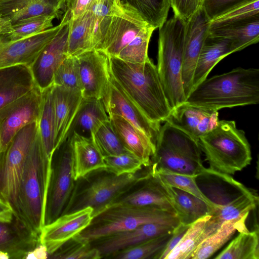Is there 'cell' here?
I'll return each mask as SVG.
<instances>
[{"mask_svg": "<svg viewBox=\"0 0 259 259\" xmlns=\"http://www.w3.org/2000/svg\"><path fill=\"white\" fill-rule=\"evenodd\" d=\"M108 120V115L101 99L83 98L71 125L68 137L76 133L91 138L100 125Z\"/></svg>", "mask_w": 259, "mask_h": 259, "instance_id": "f546056e", "label": "cell"}, {"mask_svg": "<svg viewBox=\"0 0 259 259\" xmlns=\"http://www.w3.org/2000/svg\"><path fill=\"white\" fill-rule=\"evenodd\" d=\"M209 28L200 8L185 22L182 79L186 98L192 90L194 70Z\"/></svg>", "mask_w": 259, "mask_h": 259, "instance_id": "d6986e66", "label": "cell"}, {"mask_svg": "<svg viewBox=\"0 0 259 259\" xmlns=\"http://www.w3.org/2000/svg\"><path fill=\"white\" fill-rule=\"evenodd\" d=\"M53 84L81 92L79 68L76 56H68L62 62L54 74Z\"/></svg>", "mask_w": 259, "mask_h": 259, "instance_id": "ee69618b", "label": "cell"}, {"mask_svg": "<svg viewBox=\"0 0 259 259\" xmlns=\"http://www.w3.org/2000/svg\"><path fill=\"white\" fill-rule=\"evenodd\" d=\"M38 122H33L13 137L0 160V194L13 207L16 214L19 186L27 156L38 132ZM17 216V215H16Z\"/></svg>", "mask_w": 259, "mask_h": 259, "instance_id": "8fae6325", "label": "cell"}, {"mask_svg": "<svg viewBox=\"0 0 259 259\" xmlns=\"http://www.w3.org/2000/svg\"><path fill=\"white\" fill-rule=\"evenodd\" d=\"M52 85L42 91V102L38 121V131L46 154L49 159L53 161L56 145L55 119L52 96Z\"/></svg>", "mask_w": 259, "mask_h": 259, "instance_id": "d590c367", "label": "cell"}, {"mask_svg": "<svg viewBox=\"0 0 259 259\" xmlns=\"http://www.w3.org/2000/svg\"><path fill=\"white\" fill-rule=\"evenodd\" d=\"M52 161L45 152L39 131L28 152L19 188L17 218L38 236L46 224Z\"/></svg>", "mask_w": 259, "mask_h": 259, "instance_id": "7a4b0ae2", "label": "cell"}, {"mask_svg": "<svg viewBox=\"0 0 259 259\" xmlns=\"http://www.w3.org/2000/svg\"><path fill=\"white\" fill-rule=\"evenodd\" d=\"M185 22L175 16L159 28L157 71L172 109L186 101L182 79Z\"/></svg>", "mask_w": 259, "mask_h": 259, "instance_id": "9c48e42d", "label": "cell"}, {"mask_svg": "<svg viewBox=\"0 0 259 259\" xmlns=\"http://www.w3.org/2000/svg\"><path fill=\"white\" fill-rule=\"evenodd\" d=\"M0 222V249L10 258H24L27 252L39 243V237L32 234L24 226Z\"/></svg>", "mask_w": 259, "mask_h": 259, "instance_id": "4dcf8cb0", "label": "cell"}, {"mask_svg": "<svg viewBox=\"0 0 259 259\" xmlns=\"http://www.w3.org/2000/svg\"><path fill=\"white\" fill-rule=\"evenodd\" d=\"M3 1H4V0H0V2H2Z\"/></svg>", "mask_w": 259, "mask_h": 259, "instance_id": "6f0895ef", "label": "cell"}, {"mask_svg": "<svg viewBox=\"0 0 259 259\" xmlns=\"http://www.w3.org/2000/svg\"><path fill=\"white\" fill-rule=\"evenodd\" d=\"M92 138L104 157L130 152L123 145L109 120L102 123Z\"/></svg>", "mask_w": 259, "mask_h": 259, "instance_id": "60d3db41", "label": "cell"}, {"mask_svg": "<svg viewBox=\"0 0 259 259\" xmlns=\"http://www.w3.org/2000/svg\"><path fill=\"white\" fill-rule=\"evenodd\" d=\"M108 115L120 116L143 132L156 145L161 124L150 120L127 96L111 74L101 99Z\"/></svg>", "mask_w": 259, "mask_h": 259, "instance_id": "9a60e30c", "label": "cell"}, {"mask_svg": "<svg viewBox=\"0 0 259 259\" xmlns=\"http://www.w3.org/2000/svg\"><path fill=\"white\" fill-rule=\"evenodd\" d=\"M219 120L218 111L185 102L173 108L165 121L198 142L201 137L217 125Z\"/></svg>", "mask_w": 259, "mask_h": 259, "instance_id": "44dd1931", "label": "cell"}, {"mask_svg": "<svg viewBox=\"0 0 259 259\" xmlns=\"http://www.w3.org/2000/svg\"><path fill=\"white\" fill-rule=\"evenodd\" d=\"M201 0H170L174 16L186 22L200 8Z\"/></svg>", "mask_w": 259, "mask_h": 259, "instance_id": "7dc6e473", "label": "cell"}, {"mask_svg": "<svg viewBox=\"0 0 259 259\" xmlns=\"http://www.w3.org/2000/svg\"><path fill=\"white\" fill-rule=\"evenodd\" d=\"M109 120L125 148L143 162L144 166L151 165L155 145L140 130L124 118L109 115Z\"/></svg>", "mask_w": 259, "mask_h": 259, "instance_id": "cb8c5ba5", "label": "cell"}, {"mask_svg": "<svg viewBox=\"0 0 259 259\" xmlns=\"http://www.w3.org/2000/svg\"><path fill=\"white\" fill-rule=\"evenodd\" d=\"M150 166L167 185L184 191L201 199L209 205L211 210L213 207L212 204L199 188L196 181L197 176L177 173L156 168L151 165Z\"/></svg>", "mask_w": 259, "mask_h": 259, "instance_id": "b9f144b4", "label": "cell"}, {"mask_svg": "<svg viewBox=\"0 0 259 259\" xmlns=\"http://www.w3.org/2000/svg\"><path fill=\"white\" fill-rule=\"evenodd\" d=\"M190 225L179 224L174 229L172 235L163 250L159 254L157 259H165L167 255L178 244Z\"/></svg>", "mask_w": 259, "mask_h": 259, "instance_id": "f907efd6", "label": "cell"}, {"mask_svg": "<svg viewBox=\"0 0 259 259\" xmlns=\"http://www.w3.org/2000/svg\"><path fill=\"white\" fill-rule=\"evenodd\" d=\"M114 202L140 207H156L176 215L169 186L150 166L146 176Z\"/></svg>", "mask_w": 259, "mask_h": 259, "instance_id": "2e32d148", "label": "cell"}, {"mask_svg": "<svg viewBox=\"0 0 259 259\" xmlns=\"http://www.w3.org/2000/svg\"><path fill=\"white\" fill-rule=\"evenodd\" d=\"M83 98L101 99L111 77L110 57L96 50L77 56Z\"/></svg>", "mask_w": 259, "mask_h": 259, "instance_id": "ac0fdd59", "label": "cell"}, {"mask_svg": "<svg viewBox=\"0 0 259 259\" xmlns=\"http://www.w3.org/2000/svg\"><path fill=\"white\" fill-rule=\"evenodd\" d=\"M54 153H56L54 155L57 157L55 162H52L46 206V224L51 223L63 213L75 183L73 176L70 138L68 137Z\"/></svg>", "mask_w": 259, "mask_h": 259, "instance_id": "7c38bea8", "label": "cell"}, {"mask_svg": "<svg viewBox=\"0 0 259 259\" xmlns=\"http://www.w3.org/2000/svg\"><path fill=\"white\" fill-rule=\"evenodd\" d=\"M42 102V91L36 85L27 94L0 109V154L4 152L22 127L38 122Z\"/></svg>", "mask_w": 259, "mask_h": 259, "instance_id": "4fadbf2b", "label": "cell"}, {"mask_svg": "<svg viewBox=\"0 0 259 259\" xmlns=\"http://www.w3.org/2000/svg\"><path fill=\"white\" fill-rule=\"evenodd\" d=\"M95 0H64L61 10L67 12L71 19H75L90 11Z\"/></svg>", "mask_w": 259, "mask_h": 259, "instance_id": "681fc988", "label": "cell"}, {"mask_svg": "<svg viewBox=\"0 0 259 259\" xmlns=\"http://www.w3.org/2000/svg\"><path fill=\"white\" fill-rule=\"evenodd\" d=\"M189 104L219 111L259 102V69L237 67L206 78L190 92Z\"/></svg>", "mask_w": 259, "mask_h": 259, "instance_id": "5b68a950", "label": "cell"}, {"mask_svg": "<svg viewBox=\"0 0 259 259\" xmlns=\"http://www.w3.org/2000/svg\"><path fill=\"white\" fill-rule=\"evenodd\" d=\"M148 171L141 169L134 174L116 176L101 168L89 173L75 181L62 214L90 207L93 209L94 217L131 189Z\"/></svg>", "mask_w": 259, "mask_h": 259, "instance_id": "ba28073f", "label": "cell"}, {"mask_svg": "<svg viewBox=\"0 0 259 259\" xmlns=\"http://www.w3.org/2000/svg\"><path fill=\"white\" fill-rule=\"evenodd\" d=\"M61 12L59 0H4L0 2V17L11 25L29 18Z\"/></svg>", "mask_w": 259, "mask_h": 259, "instance_id": "4316f807", "label": "cell"}, {"mask_svg": "<svg viewBox=\"0 0 259 259\" xmlns=\"http://www.w3.org/2000/svg\"><path fill=\"white\" fill-rule=\"evenodd\" d=\"M235 52L231 41L207 35L194 70L192 90L207 78L212 68L221 60Z\"/></svg>", "mask_w": 259, "mask_h": 259, "instance_id": "83f0119b", "label": "cell"}, {"mask_svg": "<svg viewBox=\"0 0 259 259\" xmlns=\"http://www.w3.org/2000/svg\"><path fill=\"white\" fill-rule=\"evenodd\" d=\"M210 215H205L191 224L176 246L165 259H190L199 244V240Z\"/></svg>", "mask_w": 259, "mask_h": 259, "instance_id": "ab89813d", "label": "cell"}, {"mask_svg": "<svg viewBox=\"0 0 259 259\" xmlns=\"http://www.w3.org/2000/svg\"><path fill=\"white\" fill-rule=\"evenodd\" d=\"M104 169L116 176L136 173L144 167L143 162L130 152L104 157Z\"/></svg>", "mask_w": 259, "mask_h": 259, "instance_id": "f6af8a7d", "label": "cell"}, {"mask_svg": "<svg viewBox=\"0 0 259 259\" xmlns=\"http://www.w3.org/2000/svg\"><path fill=\"white\" fill-rule=\"evenodd\" d=\"M172 232L149 239L114 252L107 258L115 259H157L170 239Z\"/></svg>", "mask_w": 259, "mask_h": 259, "instance_id": "8d00e7d4", "label": "cell"}, {"mask_svg": "<svg viewBox=\"0 0 259 259\" xmlns=\"http://www.w3.org/2000/svg\"><path fill=\"white\" fill-rule=\"evenodd\" d=\"M257 16H259V0H244L209 20V28L235 23Z\"/></svg>", "mask_w": 259, "mask_h": 259, "instance_id": "f35d334b", "label": "cell"}, {"mask_svg": "<svg viewBox=\"0 0 259 259\" xmlns=\"http://www.w3.org/2000/svg\"><path fill=\"white\" fill-rule=\"evenodd\" d=\"M175 228L164 224L147 223L133 230L109 235L91 243L99 251L102 258H107L118 251L158 236L171 233Z\"/></svg>", "mask_w": 259, "mask_h": 259, "instance_id": "7402d4cb", "label": "cell"}, {"mask_svg": "<svg viewBox=\"0 0 259 259\" xmlns=\"http://www.w3.org/2000/svg\"><path fill=\"white\" fill-rule=\"evenodd\" d=\"M49 257L46 247L39 243L33 249L28 251L24 258L26 259H46Z\"/></svg>", "mask_w": 259, "mask_h": 259, "instance_id": "f5cc1de1", "label": "cell"}, {"mask_svg": "<svg viewBox=\"0 0 259 259\" xmlns=\"http://www.w3.org/2000/svg\"><path fill=\"white\" fill-rule=\"evenodd\" d=\"M112 0H95L91 9L92 20L91 25V43L93 50H98L101 31L109 13Z\"/></svg>", "mask_w": 259, "mask_h": 259, "instance_id": "bcb514c9", "label": "cell"}, {"mask_svg": "<svg viewBox=\"0 0 259 259\" xmlns=\"http://www.w3.org/2000/svg\"><path fill=\"white\" fill-rule=\"evenodd\" d=\"M258 230H248L239 232L214 258L215 259H258Z\"/></svg>", "mask_w": 259, "mask_h": 259, "instance_id": "e575fe53", "label": "cell"}, {"mask_svg": "<svg viewBox=\"0 0 259 259\" xmlns=\"http://www.w3.org/2000/svg\"><path fill=\"white\" fill-rule=\"evenodd\" d=\"M209 168L234 175L250 164L249 143L243 131L233 120H219L217 125L198 141Z\"/></svg>", "mask_w": 259, "mask_h": 259, "instance_id": "52a82bcc", "label": "cell"}, {"mask_svg": "<svg viewBox=\"0 0 259 259\" xmlns=\"http://www.w3.org/2000/svg\"><path fill=\"white\" fill-rule=\"evenodd\" d=\"M137 10L155 29L167 20L170 8V0H120Z\"/></svg>", "mask_w": 259, "mask_h": 259, "instance_id": "74e56055", "label": "cell"}, {"mask_svg": "<svg viewBox=\"0 0 259 259\" xmlns=\"http://www.w3.org/2000/svg\"><path fill=\"white\" fill-rule=\"evenodd\" d=\"M17 218L12 205L0 194V222L11 223Z\"/></svg>", "mask_w": 259, "mask_h": 259, "instance_id": "816d5d0a", "label": "cell"}, {"mask_svg": "<svg viewBox=\"0 0 259 259\" xmlns=\"http://www.w3.org/2000/svg\"><path fill=\"white\" fill-rule=\"evenodd\" d=\"M207 35L228 39L235 52L255 44L259 40V16L214 28H209Z\"/></svg>", "mask_w": 259, "mask_h": 259, "instance_id": "f1b7e54d", "label": "cell"}, {"mask_svg": "<svg viewBox=\"0 0 259 259\" xmlns=\"http://www.w3.org/2000/svg\"><path fill=\"white\" fill-rule=\"evenodd\" d=\"M93 218V209L90 207L62 214L44 226L39 235V242L46 247L50 256L85 229Z\"/></svg>", "mask_w": 259, "mask_h": 259, "instance_id": "e0dca14e", "label": "cell"}, {"mask_svg": "<svg viewBox=\"0 0 259 259\" xmlns=\"http://www.w3.org/2000/svg\"><path fill=\"white\" fill-rule=\"evenodd\" d=\"M91 10L75 19L70 18L67 41L68 56H77L92 50L91 36Z\"/></svg>", "mask_w": 259, "mask_h": 259, "instance_id": "836d02e7", "label": "cell"}, {"mask_svg": "<svg viewBox=\"0 0 259 259\" xmlns=\"http://www.w3.org/2000/svg\"><path fill=\"white\" fill-rule=\"evenodd\" d=\"M63 1L64 0H59V6L60 10H61Z\"/></svg>", "mask_w": 259, "mask_h": 259, "instance_id": "11a10c76", "label": "cell"}, {"mask_svg": "<svg viewBox=\"0 0 259 259\" xmlns=\"http://www.w3.org/2000/svg\"><path fill=\"white\" fill-rule=\"evenodd\" d=\"M176 215L180 224L190 225L209 215L210 207L203 200L182 190L169 186Z\"/></svg>", "mask_w": 259, "mask_h": 259, "instance_id": "d6a6232c", "label": "cell"}, {"mask_svg": "<svg viewBox=\"0 0 259 259\" xmlns=\"http://www.w3.org/2000/svg\"><path fill=\"white\" fill-rule=\"evenodd\" d=\"M10 258V255L6 252L0 249V259Z\"/></svg>", "mask_w": 259, "mask_h": 259, "instance_id": "db71d44e", "label": "cell"}, {"mask_svg": "<svg viewBox=\"0 0 259 259\" xmlns=\"http://www.w3.org/2000/svg\"><path fill=\"white\" fill-rule=\"evenodd\" d=\"M150 223L175 227L180 224L176 215L158 207H140L114 202L95 214L90 225L75 237L91 243Z\"/></svg>", "mask_w": 259, "mask_h": 259, "instance_id": "8992f818", "label": "cell"}, {"mask_svg": "<svg viewBox=\"0 0 259 259\" xmlns=\"http://www.w3.org/2000/svg\"><path fill=\"white\" fill-rule=\"evenodd\" d=\"M52 96L55 119L56 150L67 139L83 98L79 90L54 84L52 85Z\"/></svg>", "mask_w": 259, "mask_h": 259, "instance_id": "603a6c76", "label": "cell"}, {"mask_svg": "<svg viewBox=\"0 0 259 259\" xmlns=\"http://www.w3.org/2000/svg\"><path fill=\"white\" fill-rule=\"evenodd\" d=\"M198 142L167 122L161 126L151 165L158 169L192 176L204 169Z\"/></svg>", "mask_w": 259, "mask_h": 259, "instance_id": "30bf717a", "label": "cell"}, {"mask_svg": "<svg viewBox=\"0 0 259 259\" xmlns=\"http://www.w3.org/2000/svg\"><path fill=\"white\" fill-rule=\"evenodd\" d=\"M69 21L42 49L30 66L34 82L42 91L53 84L56 70L68 56L67 41Z\"/></svg>", "mask_w": 259, "mask_h": 259, "instance_id": "ffe728a7", "label": "cell"}, {"mask_svg": "<svg viewBox=\"0 0 259 259\" xmlns=\"http://www.w3.org/2000/svg\"><path fill=\"white\" fill-rule=\"evenodd\" d=\"M50 257L60 259L102 258L99 251L90 242L80 241L75 237L51 255Z\"/></svg>", "mask_w": 259, "mask_h": 259, "instance_id": "7bdbcfd3", "label": "cell"}, {"mask_svg": "<svg viewBox=\"0 0 259 259\" xmlns=\"http://www.w3.org/2000/svg\"><path fill=\"white\" fill-rule=\"evenodd\" d=\"M70 18L66 12L59 25L21 40L12 41L0 37V68L18 64L30 67Z\"/></svg>", "mask_w": 259, "mask_h": 259, "instance_id": "5bb4252c", "label": "cell"}, {"mask_svg": "<svg viewBox=\"0 0 259 259\" xmlns=\"http://www.w3.org/2000/svg\"><path fill=\"white\" fill-rule=\"evenodd\" d=\"M196 181L213 205L199 243L216 232L224 222L248 215L258 203L257 196L229 175L204 167Z\"/></svg>", "mask_w": 259, "mask_h": 259, "instance_id": "3957f363", "label": "cell"}, {"mask_svg": "<svg viewBox=\"0 0 259 259\" xmlns=\"http://www.w3.org/2000/svg\"><path fill=\"white\" fill-rule=\"evenodd\" d=\"M36 86L30 67L18 64L0 68V109Z\"/></svg>", "mask_w": 259, "mask_h": 259, "instance_id": "d4e9b609", "label": "cell"}, {"mask_svg": "<svg viewBox=\"0 0 259 259\" xmlns=\"http://www.w3.org/2000/svg\"><path fill=\"white\" fill-rule=\"evenodd\" d=\"M68 137L71 142L72 171L75 181L93 171L105 168L104 156L92 137L76 133Z\"/></svg>", "mask_w": 259, "mask_h": 259, "instance_id": "484cf974", "label": "cell"}, {"mask_svg": "<svg viewBox=\"0 0 259 259\" xmlns=\"http://www.w3.org/2000/svg\"><path fill=\"white\" fill-rule=\"evenodd\" d=\"M109 57L111 75L130 99L152 121L165 122L172 109L156 65L150 58L134 64Z\"/></svg>", "mask_w": 259, "mask_h": 259, "instance_id": "277c9868", "label": "cell"}, {"mask_svg": "<svg viewBox=\"0 0 259 259\" xmlns=\"http://www.w3.org/2000/svg\"><path fill=\"white\" fill-rule=\"evenodd\" d=\"M248 215L224 222L214 233L205 238L193 252L190 259H206L211 256L233 236L239 232L248 230L246 221Z\"/></svg>", "mask_w": 259, "mask_h": 259, "instance_id": "1f68e13d", "label": "cell"}, {"mask_svg": "<svg viewBox=\"0 0 259 259\" xmlns=\"http://www.w3.org/2000/svg\"><path fill=\"white\" fill-rule=\"evenodd\" d=\"M1 156H2V153L0 154V160H1Z\"/></svg>", "mask_w": 259, "mask_h": 259, "instance_id": "9f6ffc18", "label": "cell"}, {"mask_svg": "<svg viewBox=\"0 0 259 259\" xmlns=\"http://www.w3.org/2000/svg\"><path fill=\"white\" fill-rule=\"evenodd\" d=\"M155 29L135 8L112 0L97 50L125 62L144 63L149 59V44Z\"/></svg>", "mask_w": 259, "mask_h": 259, "instance_id": "6da1fadb", "label": "cell"}, {"mask_svg": "<svg viewBox=\"0 0 259 259\" xmlns=\"http://www.w3.org/2000/svg\"><path fill=\"white\" fill-rule=\"evenodd\" d=\"M244 0H201L200 9L209 21L231 7Z\"/></svg>", "mask_w": 259, "mask_h": 259, "instance_id": "c3c4849f", "label": "cell"}]
</instances>
